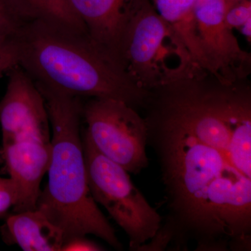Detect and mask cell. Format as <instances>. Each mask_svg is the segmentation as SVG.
Here are the masks:
<instances>
[{"label": "cell", "mask_w": 251, "mask_h": 251, "mask_svg": "<svg viewBox=\"0 0 251 251\" xmlns=\"http://www.w3.org/2000/svg\"><path fill=\"white\" fill-rule=\"evenodd\" d=\"M148 144L166 198L161 227L176 249L251 248V87L205 70L151 91Z\"/></svg>", "instance_id": "6da1fadb"}, {"label": "cell", "mask_w": 251, "mask_h": 251, "mask_svg": "<svg viewBox=\"0 0 251 251\" xmlns=\"http://www.w3.org/2000/svg\"><path fill=\"white\" fill-rule=\"evenodd\" d=\"M19 65L38 83L77 97L122 100L145 109L139 88L87 31L52 21L25 23L16 36Z\"/></svg>", "instance_id": "7a4b0ae2"}, {"label": "cell", "mask_w": 251, "mask_h": 251, "mask_svg": "<svg viewBox=\"0 0 251 251\" xmlns=\"http://www.w3.org/2000/svg\"><path fill=\"white\" fill-rule=\"evenodd\" d=\"M35 83L45 100L52 131L49 181L36 209L62 231L64 243L93 234L122 250L115 229L89 188L80 136L83 104L80 97Z\"/></svg>", "instance_id": "3957f363"}, {"label": "cell", "mask_w": 251, "mask_h": 251, "mask_svg": "<svg viewBox=\"0 0 251 251\" xmlns=\"http://www.w3.org/2000/svg\"><path fill=\"white\" fill-rule=\"evenodd\" d=\"M117 59L130 80L151 91L202 69L179 33L146 0L127 26Z\"/></svg>", "instance_id": "277c9868"}, {"label": "cell", "mask_w": 251, "mask_h": 251, "mask_svg": "<svg viewBox=\"0 0 251 251\" xmlns=\"http://www.w3.org/2000/svg\"><path fill=\"white\" fill-rule=\"evenodd\" d=\"M87 182L94 201L108 211L138 251L161 227L163 218L133 184L129 173L94 148L85 133L82 138Z\"/></svg>", "instance_id": "5b68a950"}, {"label": "cell", "mask_w": 251, "mask_h": 251, "mask_svg": "<svg viewBox=\"0 0 251 251\" xmlns=\"http://www.w3.org/2000/svg\"><path fill=\"white\" fill-rule=\"evenodd\" d=\"M82 118L86 136L102 155L132 174L148 168V126L136 109L116 99L92 98L82 105Z\"/></svg>", "instance_id": "8992f818"}, {"label": "cell", "mask_w": 251, "mask_h": 251, "mask_svg": "<svg viewBox=\"0 0 251 251\" xmlns=\"http://www.w3.org/2000/svg\"><path fill=\"white\" fill-rule=\"evenodd\" d=\"M9 72L7 87L0 101L3 145L23 141L50 143L49 112L40 90L20 66Z\"/></svg>", "instance_id": "52a82bcc"}, {"label": "cell", "mask_w": 251, "mask_h": 251, "mask_svg": "<svg viewBox=\"0 0 251 251\" xmlns=\"http://www.w3.org/2000/svg\"><path fill=\"white\" fill-rule=\"evenodd\" d=\"M224 0H196L195 17L200 46L209 72L222 80L249 78L251 56L244 50L224 20Z\"/></svg>", "instance_id": "ba28073f"}, {"label": "cell", "mask_w": 251, "mask_h": 251, "mask_svg": "<svg viewBox=\"0 0 251 251\" xmlns=\"http://www.w3.org/2000/svg\"><path fill=\"white\" fill-rule=\"evenodd\" d=\"M1 154L16 188L15 212L35 210L41 181L50 163V143L23 141L3 145Z\"/></svg>", "instance_id": "9c48e42d"}, {"label": "cell", "mask_w": 251, "mask_h": 251, "mask_svg": "<svg viewBox=\"0 0 251 251\" xmlns=\"http://www.w3.org/2000/svg\"><path fill=\"white\" fill-rule=\"evenodd\" d=\"M145 1L69 0L91 39L119 65L117 54L126 29Z\"/></svg>", "instance_id": "30bf717a"}, {"label": "cell", "mask_w": 251, "mask_h": 251, "mask_svg": "<svg viewBox=\"0 0 251 251\" xmlns=\"http://www.w3.org/2000/svg\"><path fill=\"white\" fill-rule=\"evenodd\" d=\"M2 230L6 242L23 251H62L64 244L62 231L39 209L9 216Z\"/></svg>", "instance_id": "8fae6325"}, {"label": "cell", "mask_w": 251, "mask_h": 251, "mask_svg": "<svg viewBox=\"0 0 251 251\" xmlns=\"http://www.w3.org/2000/svg\"><path fill=\"white\" fill-rule=\"evenodd\" d=\"M15 17L23 23L52 21L86 31L69 0H1Z\"/></svg>", "instance_id": "7c38bea8"}, {"label": "cell", "mask_w": 251, "mask_h": 251, "mask_svg": "<svg viewBox=\"0 0 251 251\" xmlns=\"http://www.w3.org/2000/svg\"><path fill=\"white\" fill-rule=\"evenodd\" d=\"M158 14L179 33L193 58L201 60L202 52L195 17L196 0H150Z\"/></svg>", "instance_id": "4fadbf2b"}, {"label": "cell", "mask_w": 251, "mask_h": 251, "mask_svg": "<svg viewBox=\"0 0 251 251\" xmlns=\"http://www.w3.org/2000/svg\"><path fill=\"white\" fill-rule=\"evenodd\" d=\"M225 22L230 29H239L247 40L251 41V1L242 0L226 9Z\"/></svg>", "instance_id": "5bb4252c"}, {"label": "cell", "mask_w": 251, "mask_h": 251, "mask_svg": "<svg viewBox=\"0 0 251 251\" xmlns=\"http://www.w3.org/2000/svg\"><path fill=\"white\" fill-rule=\"evenodd\" d=\"M23 25L0 0V44L14 39Z\"/></svg>", "instance_id": "9a60e30c"}, {"label": "cell", "mask_w": 251, "mask_h": 251, "mask_svg": "<svg viewBox=\"0 0 251 251\" xmlns=\"http://www.w3.org/2000/svg\"><path fill=\"white\" fill-rule=\"evenodd\" d=\"M19 49L16 37L0 44V74L19 65Z\"/></svg>", "instance_id": "2e32d148"}, {"label": "cell", "mask_w": 251, "mask_h": 251, "mask_svg": "<svg viewBox=\"0 0 251 251\" xmlns=\"http://www.w3.org/2000/svg\"><path fill=\"white\" fill-rule=\"evenodd\" d=\"M16 202V191L11 180L0 190V217L4 215Z\"/></svg>", "instance_id": "e0dca14e"}, {"label": "cell", "mask_w": 251, "mask_h": 251, "mask_svg": "<svg viewBox=\"0 0 251 251\" xmlns=\"http://www.w3.org/2000/svg\"><path fill=\"white\" fill-rule=\"evenodd\" d=\"M95 243L86 239L85 237H77L64 243L62 251H103Z\"/></svg>", "instance_id": "ac0fdd59"}, {"label": "cell", "mask_w": 251, "mask_h": 251, "mask_svg": "<svg viewBox=\"0 0 251 251\" xmlns=\"http://www.w3.org/2000/svg\"><path fill=\"white\" fill-rule=\"evenodd\" d=\"M225 2H226V6H227V8L229 7V6H232V5H233L234 4H236V3L239 2V1H242V0H224Z\"/></svg>", "instance_id": "d6986e66"}, {"label": "cell", "mask_w": 251, "mask_h": 251, "mask_svg": "<svg viewBox=\"0 0 251 251\" xmlns=\"http://www.w3.org/2000/svg\"><path fill=\"white\" fill-rule=\"evenodd\" d=\"M8 181H9V178H6V179H5V178L0 177V190L4 187L5 185L7 184Z\"/></svg>", "instance_id": "ffe728a7"}]
</instances>
